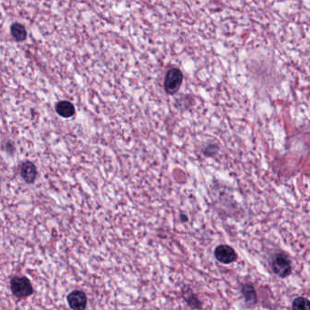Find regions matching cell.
<instances>
[{
  "mask_svg": "<svg viewBox=\"0 0 310 310\" xmlns=\"http://www.w3.org/2000/svg\"><path fill=\"white\" fill-rule=\"evenodd\" d=\"M10 289L13 295L19 299L28 298L34 293L30 280L24 276L12 278L10 281Z\"/></svg>",
  "mask_w": 310,
  "mask_h": 310,
  "instance_id": "obj_1",
  "label": "cell"
},
{
  "mask_svg": "<svg viewBox=\"0 0 310 310\" xmlns=\"http://www.w3.org/2000/svg\"><path fill=\"white\" fill-rule=\"evenodd\" d=\"M184 80L182 71L178 68H171L167 72L165 79V89L167 94L174 95L181 87Z\"/></svg>",
  "mask_w": 310,
  "mask_h": 310,
  "instance_id": "obj_2",
  "label": "cell"
},
{
  "mask_svg": "<svg viewBox=\"0 0 310 310\" xmlns=\"http://www.w3.org/2000/svg\"><path fill=\"white\" fill-rule=\"evenodd\" d=\"M273 272L281 279L289 277L292 272L291 263L284 254H277L273 258L271 263Z\"/></svg>",
  "mask_w": 310,
  "mask_h": 310,
  "instance_id": "obj_3",
  "label": "cell"
},
{
  "mask_svg": "<svg viewBox=\"0 0 310 310\" xmlns=\"http://www.w3.org/2000/svg\"><path fill=\"white\" fill-rule=\"evenodd\" d=\"M67 302L71 310H84L87 305V298L84 292L75 290L67 296Z\"/></svg>",
  "mask_w": 310,
  "mask_h": 310,
  "instance_id": "obj_4",
  "label": "cell"
},
{
  "mask_svg": "<svg viewBox=\"0 0 310 310\" xmlns=\"http://www.w3.org/2000/svg\"><path fill=\"white\" fill-rule=\"evenodd\" d=\"M214 254L216 259L224 264L232 263L237 260V253L232 248L229 247L228 245L218 246L216 248Z\"/></svg>",
  "mask_w": 310,
  "mask_h": 310,
  "instance_id": "obj_5",
  "label": "cell"
},
{
  "mask_svg": "<svg viewBox=\"0 0 310 310\" xmlns=\"http://www.w3.org/2000/svg\"><path fill=\"white\" fill-rule=\"evenodd\" d=\"M20 174L24 179L25 183L34 184L36 179H37V176H38V171H37V168L33 163L25 162L23 165H21Z\"/></svg>",
  "mask_w": 310,
  "mask_h": 310,
  "instance_id": "obj_6",
  "label": "cell"
},
{
  "mask_svg": "<svg viewBox=\"0 0 310 310\" xmlns=\"http://www.w3.org/2000/svg\"><path fill=\"white\" fill-rule=\"evenodd\" d=\"M56 111L57 114L63 118L72 117L76 113L74 104L68 101H61L57 103L56 105Z\"/></svg>",
  "mask_w": 310,
  "mask_h": 310,
  "instance_id": "obj_7",
  "label": "cell"
},
{
  "mask_svg": "<svg viewBox=\"0 0 310 310\" xmlns=\"http://www.w3.org/2000/svg\"><path fill=\"white\" fill-rule=\"evenodd\" d=\"M242 294H243L248 304L254 306L257 303V300H258L257 293H256L253 286L249 285V284L243 286L242 287Z\"/></svg>",
  "mask_w": 310,
  "mask_h": 310,
  "instance_id": "obj_8",
  "label": "cell"
},
{
  "mask_svg": "<svg viewBox=\"0 0 310 310\" xmlns=\"http://www.w3.org/2000/svg\"><path fill=\"white\" fill-rule=\"evenodd\" d=\"M11 35H12L13 38L18 41V42H21V41H24L25 40V38L27 37V33L25 30V26L19 23H15L11 25Z\"/></svg>",
  "mask_w": 310,
  "mask_h": 310,
  "instance_id": "obj_9",
  "label": "cell"
},
{
  "mask_svg": "<svg viewBox=\"0 0 310 310\" xmlns=\"http://www.w3.org/2000/svg\"><path fill=\"white\" fill-rule=\"evenodd\" d=\"M293 310H310V301L308 298L298 297L292 303Z\"/></svg>",
  "mask_w": 310,
  "mask_h": 310,
  "instance_id": "obj_10",
  "label": "cell"
}]
</instances>
